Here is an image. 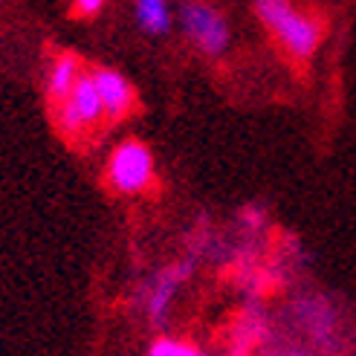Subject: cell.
Returning <instances> with one entry per match:
<instances>
[{"label": "cell", "instance_id": "30bf717a", "mask_svg": "<svg viewBox=\"0 0 356 356\" xmlns=\"http://www.w3.org/2000/svg\"><path fill=\"white\" fill-rule=\"evenodd\" d=\"M104 3H108V0H73V12L81 17H93L104 9Z\"/></svg>", "mask_w": 356, "mask_h": 356}, {"label": "cell", "instance_id": "7a4b0ae2", "mask_svg": "<svg viewBox=\"0 0 356 356\" xmlns=\"http://www.w3.org/2000/svg\"><path fill=\"white\" fill-rule=\"evenodd\" d=\"M154 154L142 139H122L108 156V186L116 194L134 197L154 186Z\"/></svg>", "mask_w": 356, "mask_h": 356}, {"label": "cell", "instance_id": "8992f818", "mask_svg": "<svg viewBox=\"0 0 356 356\" xmlns=\"http://www.w3.org/2000/svg\"><path fill=\"white\" fill-rule=\"evenodd\" d=\"M191 273V266L188 264H177V266H168V270H159L151 281H148V287H145V313L151 322H163L165 313H168V305H171V298L177 296V290L186 284Z\"/></svg>", "mask_w": 356, "mask_h": 356}, {"label": "cell", "instance_id": "277c9868", "mask_svg": "<svg viewBox=\"0 0 356 356\" xmlns=\"http://www.w3.org/2000/svg\"><path fill=\"white\" fill-rule=\"evenodd\" d=\"M180 26L186 38L206 56H223L229 49L232 32H229L226 17L215 6L203 3V0H186L180 6Z\"/></svg>", "mask_w": 356, "mask_h": 356}, {"label": "cell", "instance_id": "5b68a950", "mask_svg": "<svg viewBox=\"0 0 356 356\" xmlns=\"http://www.w3.org/2000/svg\"><path fill=\"white\" fill-rule=\"evenodd\" d=\"M90 76H93V84L99 90V99H102L104 119L119 122V119H124L134 111L136 93H134L131 81L124 79L119 70H113V67H96Z\"/></svg>", "mask_w": 356, "mask_h": 356}, {"label": "cell", "instance_id": "9c48e42d", "mask_svg": "<svg viewBox=\"0 0 356 356\" xmlns=\"http://www.w3.org/2000/svg\"><path fill=\"white\" fill-rule=\"evenodd\" d=\"M148 356H203V350L180 339H156L148 348Z\"/></svg>", "mask_w": 356, "mask_h": 356}, {"label": "cell", "instance_id": "3957f363", "mask_svg": "<svg viewBox=\"0 0 356 356\" xmlns=\"http://www.w3.org/2000/svg\"><path fill=\"white\" fill-rule=\"evenodd\" d=\"M102 119H104V108H102L99 90L93 84V76L84 73L73 90L56 104V124L64 136L76 139V136H84L87 131H93Z\"/></svg>", "mask_w": 356, "mask_h": 356}, {"label": "cell", "instance_id": "6da1fadb", "mask_svg": "<svg viewBox=\"0 0 356 356\" xmlns=\"http://www.w3.org/2000/svg\"><path fill=\"white\" fill-rule=\"evenodd\" d=\"M255 15L278 47L296 61H310L325 38V24L301 12L293 0H255Z\"/></svg>", "mask_w": 356, "mask_h": 356}, {"label": "cell", "instance_id": "52a82bcc", "mask_svg": "<svg viewBox=\"0 0 356 356\" xmlns=\"http://www.w3.org/2000/svg\"><path fill=\"white\" fill-rule=\"evenodd\" d=\"M84 76V67L79 61V56L73 52H61L49 61L47 67V76H44V90H47V99L52 104H58L70 90L76 87V81Z\"/></svg>", "mask_w": 356, "mask_h": 356}, {"label": "cell", "instance_id": "ba28073f", "mask_svg": "<svg viewBox=\"0 0 356 356\" xmlns=\"http://www.w3.org/2000/svg\"><path fill=\"white\" fill-rule=\"evenodd\" d=\"M136 21L142 32L165 35L171 29V9L168 0H136Z\"/></svg>", "mask_w": 356, "mask_h": 356}]
</instances>
